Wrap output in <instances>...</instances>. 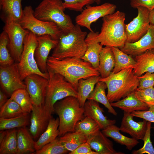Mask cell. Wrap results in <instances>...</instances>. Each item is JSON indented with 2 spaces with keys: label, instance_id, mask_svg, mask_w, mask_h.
<instances>
[{
  "label": "cell",
  "instance_id": "25",
  "mask_svg": "<svg viewBox=\"0 0 154 154\" xmlns=\"http://www.w3.org/2000/svg\"><path fill=\"white\" fill-rule=\"evenodd\" d=\"M59 120L58 117L50 119L44 131L35 142V149L38 150L46 144L53 141L59 136Z\"/></svg>",
  "mask_w": 154,
  "mask_h": 154
},
{
  "label": "cell",
  "instance_id": "30",
  "mask_svg": "<svg viewBox=\"0 0 154 154\" xmlns=\"http://www.w3.org/2000/svg\"><path fill=\"white\" fill-rule=\"evenodd\" d=\"M107 88L106 83L99 80L96 84L87 100H92L101 103L107 109L108 112L116 116L117 113L111 105L106 94L105 90Z\"/></svg>",
  "mask_w": 154,
  "mask_h": 154
},
{
  "label": "cell",
  "instance_id": "36",
  "mask_svg": "<svg viewBox=\"0 0 154 154\" xmlns=\"http://www.w3.org/2000/svg\"><path fill=\"white\" fill-rule=\"evenodd\" d=\"M10 98L18 104L25 113L29 114L31 112L33 104L26 89H20L15 91Z\"/></svg>",
  "mask_w": 154,
  "mask_h": 154
},
{
  "label": "cell",
  "instance_id": "33",
  "mask_svg": "<svg viewBox=\"0 0 154 154\" xmlns=\"http://www.w3.org/2000/svg\"><path fill=\"white\" fill-rule=\"evenodd\" d=\"M7 130L5 137L0 143V154H17V130L14 129Z\"/></svg>",
  "mask_w": 154,
  "mask_h": 154
},
{
  "label": "cell",
  "instance_id": "48",
  "mask_svg": "<svg viewBox=\"0 0 154 154\" xmlns=\"http://www.w3.org/2000/svg\"><path fill=\"white\" fill-rule=\"evenodd\" d=\"M149 20L150 25L154 27V8L149 11Z\"/></svg>",
  "mask_w": 154,
  "mask_h": 154
},
{
  "label": "cell",
  "instance_id": "27",
  "mask_svg": "<svg viewBox=\"0 0 154 154\" xmlns=\"http://www.w3.org/2000/svg\"><path fill=\"white\" fill-rule=\"evenodd\" d=\"M120 131L119 127L113 124L102 129V132L107 137L111 138L118 143L125 145L126 149L130 151L139 143L138 140L121 134Z\"/></svg>",
  "mask_w": 154,
  "mask_h": 154
},
{
  "label": "cell",
  "instance_id": "3",
  "mask_svg": "<svg viewBox=\"0 0 154 154\" xmlns=\"http://www.w3.org/2000/svg\"><path fill=\"white\" fill-rule=\"evenodd\" d=\"M125 17V13L117 11L103 17L101 31L97 37L98 42L105 46H123L127 40Z\"/></svg>",
  "mask_w": 154,
  "mask_h": 154
},
{
  "label": "cell",
  "instance_id": "45",
  "mask_svg": "<svg viewBox=\"0 0 154 154\" xmlns=\"http://www.w3.org/2000/svg\"><path fill=\"white\" fill-rule=\"evenodd\" d=\"M131 6L136 8L143 7L148 9L149 11L154 8V0H130Z\"/></svg>",
  "mask_w": 154,
  "mask_h": 154
},
{
  "label": "cell",
  "instance_id": "32",
  "mask_svg": "<svg viewBox=\"0 0 154 154\" xmlns=\"http://www.w3.org/2000/svg\"><path fill=\"white\" fill-rule=\"evenodd\" d=\"M59 139L65 148L71 152L86 142L88 137L80 131H75L67 133Z\"/></svg>",
  "mask_w": 154,
  "mask_h": 154
},
{
  "label": "cell",
  "instance_id": "13",
  "mask_svg": "<svg viewBox=\"0 0 154 154\" xmlns=\"http://www.w3.org/2000/svg\"><path fill=\"white\" fill-rule=\"evenodd\" d=\"M136 8L137 16L129 23L125 24L127 42L133 43L139 39L147 33L150 25L149 11L143 7Z\"/></svg>",
  "mask_w": 154,
  "mask_h": 154
},
{
  "label": "cell",
  "instance_id": "51",
  "mask_svg": "<svg viewBox=\"0 0 154 154\" xmlns=\"http://www.w3.org/2000/svg\"><path fill=\"white\" fill-rule=\"evenodd\" d=\"M153 53H154V49H153L151 50H150Z\"/></svg>",
  "mask_w": 154,
  "mask_h": 154
},
{
  "label": "cell",
  "instance_id": "28",
  "mask_svg": "<svg viewBox=\"0 0 154 154\" xmlns=\"http://www.w3.org/2000/svg\"><path fill=\"white\" fill-rule=\"evenodd\" d=\"M26 127L17 130V154H33L36 151L35 142Z\"/></svg>",
  "mask_w": 154,
  "mask_h": 154
},
{
  "label": "cell",
  "instance_id": "50",
  "mask_svg": "<svg viewBox=\"0 0 154 154\" xmlns=\"http://www.w3.org/2000/svg\"><path fill=\"white\" fill-rule=\"evenodd\" d=\"M95 2H96L97 4L99 5L100 3L101 0H95Z\"/></svg>",
  "mask_w": 154,
  "mask_h": 154
},
{
  "label": "cell",
  "instance_id": "9",
  "mask_svg": "<svg viewBox=\"0 0 154 154\" xmlns=\"http://www.w3.org/2000/svg\"><path fill=\"white\" fill-rule=\"evenodd\" d=\"M34 13L31 6L25 7L22 17L18 22L21 27L37 36L48 35L53 39L58 40L62 33L58 27L53 23L37 19Z\"/></svg>",
  "mask_w": 154,
  "mask_h": 154
},
{
  "label": "cell",
  "instance_id": "20",
  "mask_svg": "<svg viewBox=\"0 0 154 154\" xmlns=\"http://www.w3.org/2000/svg\"><path fill=\"white\" fill-rule=\"evenodd\" d=\"M86 142L98 154H125L116 150L114 148L113 142L100 130L88 137Z\"/></svg>",
  "mask_w": 154,
  "mask_h": 154
},
{
  "label": "cell",
  "instance_id": "5",
  "mask_svg": "<svg viewBox=\"0 0 154 154\" xmlns=\"http://www.w3.org/2000/svg\"><path fill=\"white\" fill-rule=\"evenodd\" d=\"M54 110L59 120V136L74 131L77 123L84 117V107H81L76 97L69 96L57 102Z\"/></svg>",
  "mask_w": 154,
  "mask_h": 154
},
{
  "label": "cell",
  "instance_id": "14",
  "mask_svg": "<svg viewBox=\"0 0 154 154\" xmlns=\"http://www.w3.org/2000/svg\"><path fill=\"white\" fill-rule=\"evenodd\" d=\"M26 89L29 93L33 105H43L48 80L36 74H31L24 79Z\"/></svg>",
  "mask_w": 154,
  "mask_h": 154
},
{
  "label": "cell",
  "instance_id": "34",
  "mask_svg": "<svg viewBox=\"0 0 154 154\" xmlns=\"http://www.w3.org/2000/svg\"><path fill=\"white\" fill-rule=\"evenodd\" d=\"M29 114L9 118L0 117V130L26 127L29 123Z\"/></svg>",
  "mask_w": 154,
  "mask_h": 154
},
{
  "label": "cell",
  "instance_id": "6",
  "mask_svg": "<svg viewBox=\"0 0 154 154\" xmlns=\"http://www.w3.org/2000/svg\"><path fill=\"white\" fill-rule=\"evenodd\" d=\"M65 8L62 0H43L35 8L34 15L41 20L55 24L66 33L74 27L70 17L65 13Z\"/></svg>",
  "mask_w": 154,
  "mask_h": 154
},
{
  "label": "cell",
  "instance_id": "24",
  "mask_svg": "<svg viewBox=\"0 0 154 154\" xmlns=\"http://www.w3.org/2000/svg\"><path fill=\"white\" fill-rule=\"evenodd\" d=\"M114 56L112 47H103L99 57V65L98 70L101 78H105L111 73L115 65Z\"/></svg>",
  "mask_w": 154,
  "mask_h": 154
},
{
  "label": "cell",
  "instance_id": "26",
  "mask_svg": "<svg viewBox=\"0 0 154 154\" xmlns=\"http://www.w3.org/2000/svg\"><path fill=\"white\" fill-rule=\"evenodd\" d=\"M136 64L133 68L135 74L140 76L146 72H154V53L148 50L135 57Z\"/></svg>",
  "mask_w": 154,
  "mask_h": 154
},
{
  "label": "cell",
  "instance_id": "46",
  "mask_svg": "<svg viewBox=\"0 0 154 154\" xmlns=\"http://www.w3.org/2000/svg\"><path fill=\"white\" fill-rule=\"evenodd\" d=\"M92 149L86 142L79 145L73 151L70 152V154H98Z\"/></svg>",
  "mask_w": 154,
  "mask_h": 154
},
{
  "label": "cell",
  "instance_id": "41",
  "mask_svg": "<svg viewBox=\"0 0 154 154\" xmlns=\"http://www.w3.org/2000/svg\"><path fill=\"white\" fill-rule=\"evenodd\" d=\"M134 93L138 99L149 107L154 106V87L137 89Z\"/></svg>",
  "mask_w": 154,
  "mask_h": 154
},
{
  "label": "cell",
  "instance_id": "42",
  "mask_svg": "<svg viewBox=\"0 0 154 154\" xmlns=\"http://www.w3.org/2000/svg\"><path fill=\"white\" fill-rule=\"evenodd\" d=\"M65 9L76 11L81 12L84 7L91 5L95 2V0H63Z\"/></svg>",
  "mask_w": 154,
  "mask_h": 154
},
{
  "label": "cell",
  "instance_id": "11",
  "mask_svg": "<svg viewBox=\"0 0 154 154\" xmlns=\"http://www.w3.org/2000/svg\"><path fill=\"white\" fill-rule=\"evenodd\" d=\"M116 9V5L109 3H105L95 6L86 5L81 13L76 17V24L86 28L90 32H93L91 28L92 23L100 18L114 13Z\"/></svg>",
  "mask_w": 154,
  "mask_h": 154
},
{
  "label": "cell",
  "instance_id": "17",
  "mask_svg": "<svg viewBox=\"0 0 154 154\" xmlns=\"http://www.w3.org/2000/svg\"><path fill=\"white\" fill-rule=\"evenodd\" d=\"M119 48L125 53L135 57L154 49V27L150 25L147 33L139 39L133 43L126 42Z\"/></svg>",
  "mask_w": 154,
  "mask_h": 154
},
{
  "label": "cell",
  "instance_id": "12",
  "mask_svg": "<svg viewBox=\"0 0 154 154\" xmlns=\"http://www.w3.org/2000/svg\"><path fill=\"white\" fill-rule=\"evenodd\" d=\"M22 80L18 63L7 66H0V84L2 90L11 96L15 91L26 89V86Z\"/></svg>",
  "mask_w": 154,
  "mask_h": 154
},
{
  "label": "cell",
  "instance_id": "15",
  "mask_svg": "<svg viewBox=\"0 0 154 154\" xmlns=\"http://www.w3.org/2000/svg\"><path fill=\"white\" fill-rule=\"evenodd\" d=\"M37 41L35 53V60L40 70L46 73L48 55L51 50L56 46L58 40L53 39L49 35H45L37 36Z\"/></svg>",
  "mask_w": 154,
  "mask_h": 154
},
{
  "label": "cell",
  "instance_id": "35",
  "mask_svg": "<svg viewBox=\"0 0 154 154\" xmlns=\"http://www.w3.org/2000/svg\"><path fill=\"white\" fill-rule=\"evenodd\" d=\"M9 43V39L8 35L3 31L0 35V66H7L15 62L8 49Z\"/></svg>",
  "mask_w": 154,
  "mask_h": 154
},
{
  "label": "cell",
  "instance_id": "1",
  "mask_svg": "<svg viewBox=\"0 0 154 154\" xmlns=\"http://www.w3.org/2000/svg\"><path fill=\"white\" fill-rule=\"evenodd\" d=\"M47 69L63 76L77 90L80 79L100 76L98 70L90 63L81 58L74 57L58 59L51 56H49Z\"/></svg>",
  "mask_w": 154,
  "mask_h": 154
},
{
  "label": "cell",
  "instance_id": "2",
  "mask_svg": "<svg viewBox=\"0 0 154 154\" xmlns=\"http://www.w3.org/2000/svg\"><path fill=\"white\" fill-rule=\"evenodd\" d=\"M106 84L108 90L107 96L108 100L112 103L124 98L135 92L138 88L139 81L138 76L129 67L117 73L112 72L108 77L99 80Z\"/></svg>",
  "mask_w": 154,
  "mask_h": 154
},
{
  "label": "cell",
  "instance_id": "29",
  "mask_svg": "<svg viewBox=\"0 0 154 154\" xmlns=\"http://www.w3.org/2000/svg\"><path fill=\"white\" fill-rule=\"evenodd\" d=\"M101 78L100 76H94L79 80L78 88L77 99L80 106L83 107L88 98Z\"/></svg>",
  "mask_w": 154,
  "mask_h": 154
},
{
  "label": "cell",
  "instance_id": "49",
  "mask_svg": "<svg viewBox=\"0 0 154 154\" xmlns=\"http://www.w3.org/2000/svg\"><path fill=\"white\" fill-rule=\"evenodd\" d=\"M7 130L0 131V143L2 142L5 137L7 133Z\"/></svg>",
  "mask_w": 154,
  "mask_h": 154
},
{
  "label": "cell",
  "instance_id": "21",
  "mask_svg": "<svg viewBox=\"0 0 154 154\" xmlns=\"http://www.w3.org/2000/svg\"><path fill=\"white\" fill-rule=\"evenodd\" d=\"M83 107L85 117H89L94 120L100 129H103L109 125L114 124L116 122V120L109 119L104 115V109L96 101L88 100Z\"/></svg>",
  "mask_w": 154,
  "mask_h": 154
},
{
  "label": "cell",
  "instance_id": "16",
  "mask_svg": "<svg viewBox=\"0 0 154 154\" xmlns=\"http://www.w3.org/2000/svg\"><path fill=\"white\" fill-rule=\"evenodd\" d=\"M31 112L29 131L33 138L36 139L46 129L52 117L43 105L36 106L33 105Z\"/></svg>",
  "mask_w": 154,
  "mask_h": 154
},
{
  "label": "cell",
  "instance_id": "4",
  "mask_svg": "<svg viewBox=\"0 0 154 154\" xmlns=\"http://www.w3.org/2000/svg\"><path fill=\"white\" fill-rule=\"evenodd\" d=\"M87 35V32L82 31L80 26L76 25L70 31L62 33L53 49L51 56L58 59L81 58L86 50L85 39Z\"/></svg>",
  "mask_w": 154,
  "mask_h": 154
},
{
  "label": "cell",
  "instance_id": "22",
  "mask_svg": "<svg viewBox=\"0 0 154 154\" xmlns=\"http://www.w3.org/2000/svg\"><path fill=\"white\" fill-rule=\"evenodd\" d=\"M23 0H0V5L5 23L10 21L18 22L23 13L21 2Z\"/></svg>",
  "mask_w": 154,
  "mask_h": 154
},
{
  "label": "cell",
  "instance_id": "39",
  "mask_svg": "<svg viewBox=\"0 0 154 154\" xmlns=\"http://www.w3.org/2000/svg\"><path fill=\"white\" fill-rule=\"evenodd\" d=\"M69 152L62 145L59 139L56 138L40 149L36 151L33 154H64Z\"/></svg>",
  "mask_w": 154,
  "mask_h": 154
},
{
  "label": "cell",
  "instance_id": "40",
  "mask_svg": "<svg viewBox=\"0 0 154 154\" xmlns=\"http://www.w3.org/2000/svg\"><path fill=\"white\" fill-rule=\"evenodd\" d=\"M151 122L147 121L146 132L142 140L144 145L141 148L134 150L131 152L132 154H154V148L151 139Z\"/></svg>",
  "mask_w": 154,
  "mask_h": 154
},
{
  "label": "cell",
  "instance_id": "44",
  "mask_svg": "<svg viewBox=\"0 0 154 154\" xmlns=\"http://www.w3.org/2000/svg\"><path fill=\"white\" fill-rule=\"evenodd\" d=\"M148 110L136 111L131 113L133 117L140 118L147 121L154 123V106L149 107ZM154 129V127H153Z\"/></svg>",
  "mask_w": 154,
  "mask_h": 154
},
{
  "label": "cell",
  "instance_id": "43",
  "mask_svg": "<svg viewBox=\"0 0 154 154\" xmlns=\"http://www.w3.org/2000/svg\"><path fill=\"white\" fill-rule=\"evenodd\" d=\"M138 77L139 81L138 88L142 89L154 87V72H146Z\"/></svg>",
  "mask_w": 154,
  "mask_h": 154
},
{
  "label": "cell",
  "instance_id": "37",
  "mask_svg": "<svg viewBox=\"0 0 154 154\" xmlns=\"http://www.w3.org/2000/svg\"><path fill=\"white\" fill-rule=\"evenodd\" d=\"M0 117L9 118L25 114L20 106L15 100L10 98L0 108Z\"/></svg>",
  "mask_w": 154,
  "mask_h": 154
},
{
  "label": "cell",
  "instance_id": "23",
  "mask_svg": "<svg viewBox=\"0 0 154 154\" xmlns=\"http://www.w3.org/2000/svg\"><path fill=\"white\" fill-rule=\"evenodd\" d=\"M113 107L118 108L123 112L131 113L136 111H147L149 107L137 97L134 92L125 98L111 103Z\"/></svg>",
  "mask_w": 154,
  "mask_h": 154
},
{
  "label": "cell",
  "instance_id": "38",
  "mask_svg": "<svg viewBox=\"0 0 154 154\" xmlns=\"http://www.w3.org/2000/svg\"><path fill=\"white\" fill-rule=\"evenodd\" d=\"M100 129L98 124L93 119L87 116L76 124L75 131H80L88 137Z\"/></svg>",
  "mask_w": 154,
  "mask_h": 154
},
{
  "label": "cell",
  "instance_id": "10",
  "mask_svg": "<svg viewBox=\"0 0 154 154\" xmlns=\"http://www.w3.org/2000/svg\"><path fill=\"white\" fill-rule=\"evenodd\" d=\"M3 30L9 38L8 47L11 56L15 62L18 63L23 52L25 38L29 31L23 28L18 22L13 21L5 23Z\"/></svg>",
  "mask_w": 154,
  "mask_h": 154
},
{
  "label": "cell",
  "instance_id": "8",
  "mask_svg": "<svg viewBox=\"0 0 154 154\" xmlns=\"http://www.w3.org/2000/svg\"><path fill=\"white\" fill-rule=\"evenodd\" d=\"M37 36L29 31L26 37L24 47L18 66L21 78L23 81L32 74L40 75L48 80V72L43 73L39 69L36 62L35 53L37 46Z\"/></svg>",
  "mask_w": 154,
  "mask_h": 154
},
{
  "label": "cell",
  "instance_id": "31",
  "mask_svg": "<svg viewBox=\"0 0 154 154\" xmlns=\"http://www.w3.org/2000/svg\"><path fill=\"white\" fill-rule=\"evenodd\" d=\"M115 59V65L112 72L116 73L126 68H134L136 61L130 55L122 51L118 48L112 47Z\"/></svg>",
  "mask_w": 154,
  "mask_h": 154
},
{
  "label": "cell",
  "instance_id": "47",
  "mask_svg": "<svg viewBox=\"0 0 154 154\" xmlns=\"http://www.w3.org/2000/svg\"><path fill=\"white\" fill-rule=\"evenodd\" d=\"M6 94L3 91L0 90V108H1L8 101Z\"/></svg>",
  "mask_w": 154,
  "mask_h": 154
},
{
  "label": "cell",
  "instance_id": "19",
  "mask_svg": "<svg viewBox=\"0 0 154 154\" xmlns=\"http://www.w3.org/2000/svg\"><path fill=\"white\" fill-rule=\"evenodd\" d=\"M98 32H90L85 39L87 45L86 50L81 58L90 63L95 68L98 70L99 65V57L103 45L99 43L97 37Z\"/></svg>",
  "mask_w": 154,
  "mask_h": 154
},
{
  "label": "cell",
  "instance_id": "7",
  "mask_svg": "<svg viewBox=\"0 0 154 154\" xmlns=\"http://www.w3.org/2000/svg\"><path fill=\"white\" fill-rule=\"evenodd\" d=\"M47 71L49 78L43 105L52 115L57 102L69 96L77 98L78 92L63 76L48 69Z\"/></svg>",
  "mask_w": 154,
  "mask_h": 154
},
{
  "label": "cell",
  "instance_id": "18",
  "mask_svg": "<svg viewBox=\"0 0 154 154\" xmlns=\"http://www.w3.org/2000/svg\"><path fill=\"white\" fill-rule=\"evenodd\" d=\"M133 117L131 113L123 112L120 131L135 139L142 140L146 132L147 121L143 119L137 122L133 120Z\"/></svg>",
  "mask_w": 154,
  "mask_h": 154
}]
</instances>
